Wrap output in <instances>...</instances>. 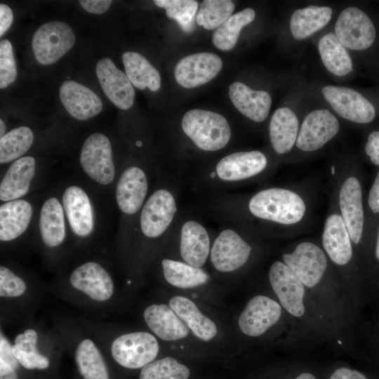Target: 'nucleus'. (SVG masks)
<instances>
[{
    "label": "nucleus",
    "instance_id": "nucleus-1",
    "mask_svg": "<svg viewBox=\"0 0 379 379\" xmlns=\"http://www.w3.org/2000/svg\"><path fill=\"white\" fill-rule=\"evenodd\" d=\"M223 206L236 222H255L275 230L297 228L308 215V203L304 196L283 187L261 189L246 199L227 201Z\"/></svg>",
    "mask_w": 379,
    "mask_h": 379
},
{
    "label": "nucleus",
    "instance_id": "nucleus-2",
    "mask_svg": "<svg viewBox=\"0 0 379 379\" xmlns=\"http://www.w3.org/2000/svg\"><path fill=\"white\" fill-rule=\"evenodd\" d=\"M52 291L74 307L98 313L109 312L117 295L111 273L95 260H87L75 267Z\"/></svg>",
    "mask_w": 379,
    "mask_h": 379
},
{
    "label": "nucleus",
    "instance_id": "nucleus-3",
    "mask_svg": "<svg viewBox=\"0 0 379 379\" xmlns=\"http://www.w3.org/2000/svg\"><path fill=\"white\" fill-rule=\"evenodd\" d=\"M78 319L98 340L108 360L123 368H142L158 355L159 343L149 332L118 333L109 324L82 317Z\"/></svg>",
    "mask_w": 379,
    "mask_h": 379
},
{
    "label": "nucleus",
    "instance_id": "nucleus-4",
    "mask_svg": "<svg viewBox=\"0 0 379 379\" xmlns=\"http://www.w3.org/2000/svg\"><path fill=\"white\" fill-rule=\"evenodd\" d=\"M10 337L11 350L22 369L48 371L65 350L62 341L51 326L30 317L16 324Z\"/></svg>",
    "mask_w": 379,
    "mask_h": 379
},
{
    "label": "nucleus",
    "instance_id": "nucleus-5",
    "mask_svg": "<svg viewBox=\"0 0 379 379\" xmlns=\"http://www.w3.org/2000/svg\"><path fill=\"white\" fill-rule=\"evenodd\" d=\"M51 326L60 337L65 350L72 355L84 379H111L108 359L101 345L78 318L57 315Z\"/></svg>",
    "mask_w": 379,
    "mask_h": 379
},
{
    "label": "nucleus",
    "instance_id": "nucleus-6",
    "mask_svg": "<svg viewBox=\"0 0 379 379\" xmlns=\"http://www.w3.org/2000/svg\"><path fill=\"white\" fill-rule=\"evenodd\" d=\"M40 297V290L26 277L9 266H0L1 325L33 317Z\"/></svg>",
    "mask_w": 379,
    "mask_h": 379
},
{
    "label": "nucleus",
    "instance_id": "nucleus-7",
    "mask_svg": "<svg viewBox=\"0 0 379 379\" xmlns=\"http://www.w3.org/2000/svg\"><path fill=\"white\" fill-rule=\"evenodd\" d=\"M269 160L259 150L240 151L222 157L213 168L205 173L206 180L211 185L230 186L246 183L267 173Z\"/></svg>",
    "mask_w": 379,
    "mask_h": 379
},
{
    "label": "nucleus",
    "instance_id": "nucleus-8",
    "mask_svg": "<svg viewBox=\"0 0 379 379\" xmlns=\"http://www.w3.org/2000/svg\"><path fill=\"white\" fill-rule=\"evenodd\" d=\"M179 217L178 195L173 188L161 187L147 199L139 215V230L147 241H156L172 231Z\"/></svg>",
    "mask_w": 379,
    "mask_h": 379
},
{
    "label": "nucleus",
    "instance_id": "nucleus-9",
    "mask_svg": "<svg viewBox=\"0 0 379 379\" xmlns=\"http://www.w3.org/2000/svg\"><path fill=\"white\" fill-rule=\"evenodd\" d=\"M181 128L193 144L205 152L222 149L228 145L232 135L227 120L222 115L209 110L187 111L182 117Z\"/></svg>",
    "mask_w": 379,
    "mask_h": 379
},
{
    "label": "nucleus",
    "instance_id": "nucleus-10",
    "mask_svg": "<svg viewBox=\"0 0 379 379\" xmlns=\"http://www.w3.org/2000/svg\"><path fill=\"white\" fill-rule=\"evenodd\" d=\"M246 226L238 222L226 224L220 229L210 251V260L218 272L230 273L246 265L253 246L244 232Z\"/></svg>",
    "mask_w": 379,
    "mask_h": 379
},
{
    "label": "nucleus",
    "instance_id": "nucleus-11",
    "mask_svg": "<svg viewBox=\"0 0 379 379\" xmlns=\"http://www.w3.org/2000/svg\"><path fill=\"white\" fill-rule=\"evenodd\" d=\"M335 178L332 194L351 240L357 246L362 239L365 223L361 183L348 170L337 171Z\"/></svg>",
    "mask_w": 379,
    "mask_h": 379
},
{
    "label": "nucleus",
    "instance_id": "nucleus-12",
    "mask_svg": "<svg viewBox=\"0 0 379 379\" xmlns=\"http://www.w3.org/2000/svg\"><path fill=\"white\" fill-rule=\"evenodd\" d=\"M281 259L308 288L317 286L328 270V258L322 247L310 241L297 244Z\"/></svg>",
    "mask_w": 379,
    "mask_h": 379
},
{
    "label": "nucleus",
    "instance_id": "nucleus-13",
    "mask_svg": "<svg viewBox=\"0 0 379 379\" xmlns=\"http://www.w3.org/2000/svg\"><path fill=\"white\" fill-rule=\"evenodd\" d=\"M75 40L74 32L67 23L60 21L44 23L32 37L35 59L44 65L55 63L72 48Z\"/></svg>",
    "mask_w": 379,
    "mask_h": 379
},
{
    "label": "nucleus",
    "instance_id": "nucleus-14",
    "mask_svg": "<svg viewBox=\"0 0 379 379\" xmlns=\"http://www.w3.org/2000/svg\"><path fill=\"white\" fill-rule=\"evenodd\" d=\"M353 243L331 193V205L321 234V246L328 260L338 267H346L353 258Z\"/></svg>",
    "mask_w": 379,
    "mask_h": 379
},
{
    "label": "nucleus",
    "instance_id": "nucleus-15",
    "mask_svg": "<svg viewBox=\"0 0 379 379\" xmlns=\"http://www.w3.org/2000/svg\"><path fill=\"white\" fill-rule=\"evenodd\" d=\"M173 229L178 234L182 261L197 267H203L212 245L207 227L194 217L179 215Z\"/></svg>",
    "mask_w": 379,
    "mask_h": 379
},
{
    "label": "nucleus",
    "instance_id": "nucleus-16",
    "mask_svg": "<svg viewBox=\"0 0 379 379\" xmlns=\"http://www.w3.org/2000/svg\"><path fill=\"white\" fill-rule=\"evenodd\" d=\"M84 173L101 185H109L115 177V166L109 139L102 133H94L84 141L80 154Z\"/></svg>",
    "mask_w": 379,
    "mask_h": 379
},
{
    "label": "nucleus",
    "instance_id": "nucleus-17",
    "mask_svg": "<svg viewBox=\"0 0 379 379\" xmlns=\"http://www.w3.org/2000/svg\"><path fill=\"white\" fill-rule=\"evenodd\" d=\"M268 278L281 306L294 317L303 316L306 287L293 272L282 260H276L269 269Z\"/></svg>",
    "mask_w": 379,
    "mask_h": 379
},
{
    "label": "nucleus",
    "instance_id": "nucleus-18",
    "mask_svg": "<svg viewBox=\"0 0 379 379\" xmlns=\"http://www.w3.org/2000/svg\"><path fill=\"white\" fill-rule=\"evenodd\" d=\"M335 32L336 37L345 48L354 51L369 48L376 36L371 20L364 11L354 6L347 7L340 13Z\"/></svg>",
    "mask_w": 379,
    "mask_h": 379
},
{
    "label": "nucleus",
    "instance_id": "nucleus-19",
    "mask_svg": "<svg viewBox=\"0 0 379 379\" xmlns=\"http://www.w3.org/2000/svg\"><path fill=\"white\" fill-rule=\"evenodd\" d=\"M339 130L338 119L328 109L312 111L300 127L295 147L303 152L317 151L335 138Z\"/></svg>",
    "mask_w": 379,
    "mask_h": 379
},
{
    "label": "nucleus",
    "instance_id": "nucleus-20",
    "mask_svg": "<svg viewBox=\"0 0 379 379\" xmlns=\"http://www.w3.org/2000/svg\"><path fill=\"white\" fill-rule=\"evenodd\" d=\"M321 93L334 111L343 119L368 124L375 117L373 105L358 91L345 86H325Z\"/></svg>",
    "mask_w": 379,
    "mask_h": 379
},
{
    "label": "nucleus",
    "instance_id": "nucleus-21",
    "mask_svg": "<svg viewBox=\"0 0 379 379\" xmlns=\"http://www.w3.org/2000/svg\"><path fill=\"white\" fill-rule=\"evenodd\" d=\"M222 68V61L213 53H198L180 59L174 68L177 83L185 88L204 85L214 79Z\"/></svg>",
    "mask_w": 379,
    "mask_h": 379
},
{
    "label": "nucleus",
    "instance_id": "nucleus-22",
    "mask_svg": "<svg viewBox=\"0 0 379 379\" xmlns=\"http://www.w3.org/2000/svg\"><path fill=\"white\" fill-rule=\"evenodd\" d=\"M148 190V178L142 168L131 166L125 168L117 181L115 192L116 201L121 213L132 216L140 212Z\"/></svg>",
    "mask_w": 379,
    "mask_h": 379
},
{
    "label": "nucleus",
    "instance_id": "nucleus-23",
    "mask_svg": "<svg viewBox=\"0 0 379 379\" xmlns=\"http://www.w3.org/2000/svg\"><path fill=\"white\" fill-rule=\"evenodd\" d=\"M281 306L272 298L259 295L252 298L239 315L241 331L251 337L265 333L281 316Z\"/></svg>",
    "mask_w": 379,
    "mask_h": 379
},
{
    "label": "nucleus",
    "instance_id": "nucleus-24",
    "mask_svg": "<svg viewBox=\"0 0 379 379\" xmlns=\"http://www.w3.org/2000/svg\"><path fill=\"white\" fill-rule=\"evenodd\" d=\"M95 72L104 93L114 105L124 110L133 106L135 98L133 84L110 58L98 60Z\"/></svg>",
    "mask_w": 379,
    "mask_h": 379
},
{
    "label": "nucleus",
    "instance_id": "nucleus-25",
    "mask_svg": "<svg viewBox=\"0 0 379 379\" xmlns=\"http://www.w3.org/2000/svg\"><path fill=\"white\" fill-rule=\"evenodd\" d=\"M62 206L72 232L79 238L91 235L94 215L87 193L77 185H70L62 194Z\"/></svg>",
    "mask_w": 379,
    "mask_h": 379
},
{
    "label": "nucleus",
    "instance_id": "nucleus-26",
    "mask_svg": "<svg viewBox=\"0 0 379 379\" xmlns=\"http://www.w3.org/2000/svg\"><path fill=\"white\" fill-rule=\"evenodd\" d=\"M60 99L68 113L79 121L94 117L102 109L101 100L93 91L72 80L61 84Z\"/></svg>",
    "mask_w": 379,
    "mask_h": 379
},
{
    "label": "nucleus",
    "instance_id": "nucleus-27",
    "mask_svg": "<svg viewBox=\"0 0 379 379\" xmlns=\"http://www.w3.org/2000/svg\"><path fill=\"white\" fill-rule=\"evenodd\" d=\"M143 319L149 330L163 340H177L188 335V328L166 304H151L143 311Z\"/></svg>",
    "mask_w": 379,
    "mask_h": 379
},
{
    "label": "nucleus",
    "instance_id": "nucleus-28",
    "mask_svg": "<svg viewBox=\"0 0 379 379\" xmlns=\"http://www.w3.org/2000/svg\"><path fill=\"white\" fill-rule=\"evenodd\" d=\"M229 97L239 112L255 122H262L269 115L272 98L267 91H255L235 81L230 85Z\"/></svg>",
    "mask_w": 379,
    "mask_h": 379
},
{
    "label": "nucleus",
    "instance_id": "nucleus-29",
    "mask_svg": "<svg viewBox=\"0 0 379 379\" xmlns=\"http://www.w3.org/2000/svg\"><path fill=\"white\" fill-rule=\"evenodd\" d=\"M64 208L55 197H50L42 205L39 216L41 243L49 251L58 250L66 237Z\"/></svg>",
    "mask_w": 379,
    "mask_h": 379
},
{
    "label": "nucleus",
    "instance_id": "nucleus-30",
    "mask_svg": "<svg viewBox=\"0 0 379 379\" xmlns=\"http://www.w3.org/2000/svg\"><path fill=\"white\" fill-rule=\"evenodd\" d=\"M300 130L294 112L288 107L277 109L269 124V138L273 151L279 155L288 153L295 146Z\"/></svg>",
    "mask_w": 379,
    "mask_h": 379
},
{
    "label": "nucleus",
    "instance_id": "nucleus-31",
    "mask_svg": "<svg viewBox=\"0 0 379 379\" xmlns=\"http://www.w3.org/2000/svg\"><path fill=\"white\" fill-rule=\"evenodd\" d=\"M36 171V160L33 157H21L13 161L0 183V199L10 201L26 195Z\"/></svg>",
    "mask_w": 379,
    "mask_h": 379
},
{
    "label": "nucleus",
    "instance_id": "nucleus-32",
    "mask_svg": "<svg viewBox=\"0 0 379 379\" xmlns=\"http://www.w3.org/2000/svg\"><path fill=\"white\" fill-rule=\"evenodd\" d=\"M32 216V206L25 199L5 202L0 206V240L10 242L27 229Z\"/></svg>",
    "mask_w": 379,
    "mask_h": 379
},
{
    "label": "nucleus",
    "instance_id": "nucleus-33",
    "mask_svg": "<svg viewBox=\"0 0 379 379\" xmlns=\"http://www.w3.org/2000/svg\"><path fill=\"white\" fill-rule=\"evenodd\" d=\"M168 305L199 339L209 341L217 334L215 324L204 315L189 298L180 295L174 296L170 299Z\"/></svg>",
    "mask_w": 379,
    "mask_h": 379
},
{
    "label": "nucleus",
    "instance_id": "nucleus-34",
    "mask_svg": "<svg viewBox=\"0 0 379 379\" xmlns=\"http://www.w3.org/2000/svg\"><path fill=\"white\" fill-rule=\"evenodd\" d=\"M332 13L331 7L313 5L295 10L290 19L293 36L302 40L311 36L330 21Z\"/></svg>",
    "mask_w": 379,
    "mask_h": 379
},
{
    "label": "nucleus",
    "instance_id": "nucleus-35",
    "mask_svg": "<svg viewBox=\"0 0 379 379\" xmlns=\"http://www.w3.org/2000/svg\"><path fill=\"white\" fill-rule=\"evenodd\" d=\"M125 72L131 84L138 89L148 88L157 91L161 87L158 70L139 53L128 51L122 55Z\"/></svg>",
    "mask_w": 379,
    "mask_h": 379
},
{
    "label": "nucleus",
    "instance_id": "nucleus-36",
    "mask_svg": "<svg viewBox=\"0 0 379 379\" xmlns=\"http://www.w3.org/2000/svg\"><path fill=\"white\" fill-rule=\"evenodd\" d=\"M163 276L171 285L180 288H191L206 284L208 274L201 269L171 258L161 261Z\"/></svg>",
    "mask_w": 379,
    "mask_h": 379
},
{
    "label": "nucleus",
    "instance_id": "nucleus-37",
    "mask_svg": "<svg viewBox=\"0 0 379 379\" xmlns=\"http://www.w3.org/2000/svg\"><path fill=\"white\" fill-rule=\"evenodd\" d=\"M318 50L324 67L333 74L342 77L352 72L351 58L333 33H328L319 39Z\"/></svg>",
    "mask_w": 379,
    "mask_h": 379
},
{
    "label": "nucleus",
    "instance_id": "nucleus-38",
    "mask_svg": "<svg viewBox=\"0 0 379 379\" xmlns=\"http://www.w3.org/2000/svg\"><path fill=\"white\" fill-rule=\"evenodd\" d=\"M255 12L246 8L232 15L217 27L212 35V42L219 50L228 51L236 45L242 28L253 21Z\"/></svg>",
    "mask_w": 379,
    "mask_h": 379
},
{
    "label": "nucleus",
    "instance_id": "nucleus-39",
    "mask_svg": "<svg viewBox=\"0 0 379 379\" xmlns=\"http://www.w3.org/2000/svg\"><path fill=\"white\" fill-rule=\"evenodd\" d=\"M34 141V134L27 126H20L0 138V163L15 161L25 154Z\"/></svg>",
    "mask_w": 379,
    "mask_h": 379
},
{
    "label": "nucleus",
    "instance_id": "nucleus-40",
    "mask_svg": "<svg viewBox=\"0 0 379 379\" xmlns=\"http://www.w3.org/2000/svg\"><path fill=\"white\" fill-rule=\"evenodd\" d=\"M234 7L230 0H205L197 15V23L207 30L215 29L232 15Z\"/></svg>",
    "mask_w": 379,
    "mask_h": 379
},
{
    "label": "nucleus",
    "instance_id": "nucleus-41",
    "mask_svg": "<svg viewBox=\"0 0 379 379\" xmlns=\"http://www.w3.org/2000/svg\"><path fill=\"white\" fill-rule=\"evenodd\" d=\"M189 376L190 370L186 366L166 357L142 367L138 379H187Z\"/></svg>",
    "mask_w": 379,
    "mask_h": 379
},
{
    "label": "nucleus",
    "instance_id": "nucleus-42",
    "mask_svg": "<svg viewBox=\"0 0 379 379\" xmlns=\"http://www.w3.org/2000/svg\"><path fill=\"white\" fill-rule=\"evenodd\" d=\"M157 6L165 9L167 17L175 20L181 29L190 33L194 29V18L198 2L194 0H155Z\"/></svg>",
    "mask_w": 379,
    "mask_h": 379
},
{
    "label": "nucleus",
    "instance_id": "nucleus-43",
    "mask_svg": "<svg viewBox=\"0 0 379 379\" xmlns=\"http://www.w3.org/2000/svg\"><path fill=\"white\" fill-rule=\"evenodd\" d=\"M22 368L13 354L11 342L4 326L0 328V379H20Z\"/></svg>",
    "mask_w": 379,
    "mask_h": 379
},
{
    "label": "nucleus",
    "instance_id": "nucleus-44",
    "mask_svg": "<svg viewBox=\"0 0 379 379\" xmlns=\"http://www.w3.org/2000/svg\"><path fill=\"white\" fill-rule=\"evenodd\" d=\"M17 77V69L11 42L4 39L0 42V88H5Z\"/></svg>",
    "mask_w": 379,
    "mask_h": 379
},
{
    "label": "nucleus",
    "instance_id": "nucleus-45",
    "mask_svg": "<svg viewBox=\"0 0 379 379\" xmlns=\"http://www.w3.org/2000/svg\"><path fill=\"white\" fill-rule=\"evenodd\" d=\"M365 152L373 164L379 166V131H373L369 134L365 145Z\"/></svg>",
    "mask_w": 379,
    "mask_h": 379
},
{
    "label": "nucleus",
    "instance_id": "nucleus-46",
    "mask_svg": "<svg viewBox=\"0 0 379 379\" xmlns=\"http://www.w3.org/2000/svg\"><path fill=\"white\" fill-rule=\"evenodd\" d=\"M83 8L91 13L102 14L111 6L112 1L109 0H82L79 1Z\"/></svg>",
    "mask_w": 379,
    "mask_h": 379
},
{
    "label": "nucleus",
    "instance_id": "nucleus-47",
    "mask_svg": "<svg viewBox=\"0 0 379 379\" xmlns=\"http://www.w3.org/2000/svg\"><path fill=\"white\" fill-rule=\"evenodd\" d=\"M368 206L374 213H379V171L378 172L368 196Z\"/></svg>",
    "mask_w": 379,
    "mask_h": 379
},
{
    "label": "nucleus",
    "instance_id": "nucleus-48",
    "mask_svg": "<svg viewBox=\"0 0 379 379\" xmlns=\"http://www.w3.org/2000/svg\"><path fill=\"white\" fill-rule=\"evenodd\" d=\"M13 20L11 8L4 4H0V36L10 28Z\"/></svg>",
    "mask_w": 379,
    "mask_h": 379
},
{
    "label": "nucleus",
    "instance_id": "nucleus-49",
    "mask_svg": "<svg viewBox=\"0 0 379 379\" xmlns=\"http://www.w3.org/2000/svg\"><path fill=\"white\" fill-rule=\"evenodd\" d=\"M329 379H366V378L358 371L340 368L332 373Z\"/></svg>",
    "mask_w": 379,
    "mask_h": 379
},
{
    "label": "nucleus",
    "instance_id": "nucleus-50",
    "mask_svg": "<svg viewBox=\"0 0 379 379\" xmlns=\"http://www.w3.org/2000/svg\"><path fill=\"white\" fill-rule=\"evenodd\" d=\"M295 379H317L315 376L310 373H302L300 374Z\"/></svg>",
    "mask_w": 379,
    "mask_h": 379
},
{
    "label": "nucleus",
    "instance_id": "nucleus-51",
    "mask_svg": "<svg viewBox=\"0 0 379 379\" xmlns=\"http://www.w3.org/2000/svg\"><path fill=\"white\" fill-rule=\"evenodd\" d=\"M6 125L2 119H0V138H2L6 133Z\"/></svg>",
    "mask_w": 379,
    "mask_h": 379
},
{
    "label": "nucleus",
    "instance_id": "nucleus-52",
    "mask_svg": "<svg viewBox=\"0 0 379 379\" xmlns=\"http://www.w3.org/2000/svg\"><path fill=\"white\" fill-rule=\"evenodd\" d=\"M375 254L377 260L379 262V229L378 232Z\"/></svg>",
    "mask_w": 379,
    "mask_h": 379
}]
</instances>
